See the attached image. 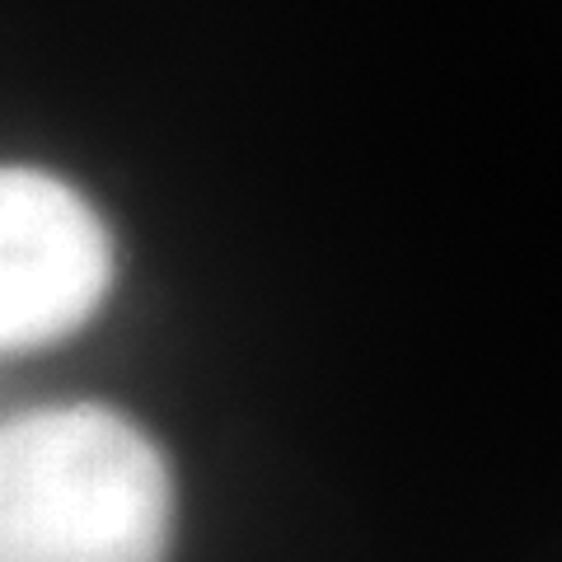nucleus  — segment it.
Listing matches in <instances>:
<instances>
[{"instance_id":"nucleus-1","label":"nucleus","mask_w":562,"mask_h":562,"mask_svg":"<svg viewBox=\"0 0 562 562\" xmlns=\"http://www.w3.org/2000/svg\"><path fill=\"white\" fill-rule=\"evenodd\" d=\"M169 464L99 403L14 413L0 431V562H165Z\"/></svg>"},{"instance_id":"nucleus-2","label":"nucleus","mask_w":562,"mask_h":562,"mask_svg":"<svg viewBox=\"0 0 562 562\" xmlns=\"http://www.w3.org/2000/svg\"><path fill=\"white\" fill-rule=\"evenodd\" d=\"M113 277L109 235L80 192L38 169L0 173V347L24 357L99 310Z\"/></svg>"}]
</instances>
